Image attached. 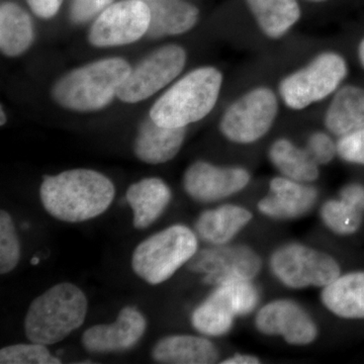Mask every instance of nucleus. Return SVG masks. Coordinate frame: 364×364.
<instances>
[{"mask_svg":"<svg viewBox=\"0 0 364 364\" xmlns=\"http://www.w3.org/2000/svg\"><path fill=\"white\" fill-rule=\"evenodd\" d=\"M116 188L111 179L90 169H72L45 176L40 198L48 214L67 223H81L104 214Z\"/></svg>","mask_w":364,"mask_h":364,"instance_id":"f257e3e1","label":"nucleus"},{"mask_svg":"<svg viewBox=\"0 0 364 364\" xmlns=\"http://www.w3.org/2000/svg\"><path fill=\"white\" fill-rule=\"evenodd\" d=\"M131 70L122 58L98 60L62 76L53 86V100L70 111H100L117 97Z\"/></svg>","mask_w":364,"mask_h":364,"instance_id":"f03ea898","label":"nucleus"},{"mask_svg":"<svg viewBox=\"0 0 364 364\" xmlns=\"http://www.w3.org/2000/svg\"><path fill=\"white\" fill-rule=\"evenodd\" d=\"M223 85L221 71L200 67L174 83L153 105L149 117L167 128H186L202 121L217 104Z\"/></svg>","mask_w":364,"mask_h":364,"instance_id":"7ed1b4c3","label":"nucleus"},{"mask_svg":"<svg viewBox=\"0 0 364 364\" xmlns=\"http://www.w3.org/2000/svg\"><path fill=\"white\" fill-rule=\"evenodd\" d=\"M87 299L75 284L63 282L33 299L26 313L25 331L33 343H58L85 323Z\"/></svg>","mask_w":364,"mask_h":364,"instance_id":"20e7f679","label":"nucleus"},{"mask_svg":"<svg viewBox=\"0 0 364 364\" xmlns=\"http://www.w3.org/2000/svg\"><path fill=\"white\" fill-rule=\"evenodd\" d=\"M198 236L184 225H173L136 246L132 268L140 279L156 286L168 280L198 251Z\"/></svg>","mask_w":364,"mask_h":364,"instance_id":"39448f33","label":"nucleus"},{"mask_svg":"<svg viewBox=\"0 0 364 364\" xmlns=\"http://www.w3.org/2000/svg\"><path fill=\"white\" fill-rule=\"evenodd\" d=\"M348 74L346 60L337 52L325 51L282 78L279 95L293 111H303L339 90Z\"/></svg>","mask_w":364,"mask_h":364,"instance_id":"423d86ee","label":"nucleus"},{"mask_svg":"<svg viewBox=\"0 0 364 364\" xmlns=\"http://www.w3.org/2000/svg\"><path fill=\"white\" fill-rule=\"evenodd\" d=\"M279 112L277 93L267 86H257L228 107L220 122V131L233 143L258 142L272 130Z\"/></svg>","mask_w":364,"mask_h":364,"instance_id":"0eeeda50","label":"nucleus"},{"mask_svg":"<svg viewBox=\"0 0 364 364\" xmlns=\"http://www.w3.org/2000/svg\"><path fill=\"white\" fill-rule=\"evenodd\" d=\"M259 291L252 280H233L215 291L191 315V324L205 336L220 337L233 327L235 318L252 313L259 303Z\"/></svg>","mask_w":364,"mask_h":364,"instance_id":"6e6552de","label":"nucleus"},{"mask_svg":"<svg viewBox=\"0 0 364 364\" xmlns=\"http://www.w3.org/2000/svg\"><path fill=\"white\" fill-rule=\"evenodd\" d=\"M270 270L289 289L324 287L340 277L338 262L329 254L299 243H287L273 251Z\"/></svg>","mask_w":364,"mask_h":364,"instance_id":"1a4fd4ad","label":"nucleus"},{"mask_svg":"<svg viewBox=\"0 0 364 364\" xmlns=\"http://www.w3.org/2000/svg\"><path fill=\"white\" fill-rule=\"evenodd\" d=\"M186 63V52L178 45H166L151 53L132 69L117 97L127 104L147 100L168 85L181 73Z\"/></svg>","mask_w":364,"mask_h":364,"instance_id":"9d476101","label":"nucleus"},{"mask_svg":"<svg viewBox=\"0 0 364 364\" xmlns=\"http://www.w3.org/2000/svg\"><path fill=\"white\" fill-rule=\"evenodd\" d=\"M186 265L191 272L203 274L205 284L218 287L233 280H253L262 261L248 246L225 244L196 251Z\"/></svg>","mask_w":364,"mask_h":364,"instance_id":"9b49d317","label":"nucleus"},{"mask_svg":"<svg viewBox=\"0 0 364 364\" xmlns=\"http://www.w3.org/2000/svg\"><path fill=\"white\" fill-rule=\"evenodd\" d=\"M149 6L143 0H122L98 16L88 35L98 48L117 47L140 40L149 30Z\"/></svg>","mask_w":364,"mask_h":364,"instance_id":"f8f14e48","label":"nucleus"},{"mask_svg":"<svg viewBox=\"0 0 364 364\" xmlns=\"http://www.w3.org/2000/svg\"><path fill=\"white\" fill-rule=\"evenodd\" d=\"M255 327L261 334L280 336L287 344L305 346L318 337V326L310 314L296 301L274 299L258 311Z\"/></svg>","mask_w":364,"mask_h":364,"instance_id":"ddd939ff","label":"nucleus"},{"mask_svg":"<svg viewBox=\"0 0 364 364\" xmlns=\"http://www.w3.org/2000/svg\"><path fill=\"white\" fill-rule=\"evenodd\" d=\"M250 181V172L243 167H221L207 161H196L184 172L182 184L193 200L208 203L240 193Z\"/></svg>","mask_w":364,"mask_h":364,"instance_id":"4468645a","label":"nucleus"},{"mask_svg":"<svg viewBox=\"0 0 364 364\" xmlns=\"http://www.w3.org/2000/svg\"><path fill=\"white\" fill-rule=\"evenodd\" d=\"M147 328V321L135 306L122 309L112 324H100L88 328L82 336L85 350L91 353L121 352L135 346Z\"/></svg>","mask_w":364,"mask_h":364,"instance_id":"2eb2a0df","label":"nucleus"},{"mask_svg":"<svg viewBox=\"0 0 364 364\" xmlns=\"http://www.w3.org/2000/svg\"><path fill=\"white\" fill-rule=\"evenodd\" d=\"M318 193L311 183L273 177L269 193L257 203L261 214L274 220H293L308 214L318 200Z\"/></svg>","mask_w":364,"mask_h":364,"instance_id":"dca6fc26","label":"nucleus"},{"mask_svg":"<svg viewBox=\"0 0 364 364\" xmlns=\"http://www.w3.org/2000/svg\"><path fill=\"white\" fill-rule=\"evenodd\" d=\"M186 128H167L155 123L150 117L139 127L134 153L147 164H163L173 159L186 139Z\"/></svg>","mask_w":364,"mask_h":364,"instance_id":"f3484780","label":"nucleus"},{"mask_svg":"<svg viewBox=\"0 0 364 364\" xmlns=\"http://www.w3.org/2000/svg\"><path fill=\"white\" fill-rule=\"evenodd\" d=\"M320 217L330 231L341 236L356 233L364 217V186L348 183L340 191L339 198L323 203Z\"/></svg>","mask_w":364,"mask_h":364,"instance_id":"a211bd4d","label":"nucleus"},{"mask_svg":"<svg viewBox=\"0 0 364 364\" xmlns=\"http://www.w3.org/2000/svg\"><path fill=\"white\" fill-rule=\"evenodd\" d=\"M152 358L159 363L212 364L219 360L220 352L205 337L171 335L155 344Z\"/></svg>","mask_w":364,"mask_h":364,"instance_id":"6ab92c4d","label":"nucleus"},{"mask_svg":"<svg viewBox=\"0 0 364 364\" xmlns=\"http://www.w3.org/2000/svg\"><path fill=\"white\" fill-rule=\"evenodd\" d=\"M252 219L253 214L247 208L224 205L202 213L196 222V233L210 245H225Z\"/></svg>","mask_w":364,"mask_h":364,"instance_id":"aec40b11","label":"nucleus"},{"mask_svg":"<svg viewBox=\"0 0 364 364\" xmlns=\"http://www.w3.org/2000/svg\"><path fill=\"white\" fill-rule=\"evenodd\" d=\"M171 198L169 186L157 177L132 184L126 200L133 210L134 227L139 230L150 227L168 207Z\"/></svg>","mask_w":364,"mask_h":364,"instance_id":"412c9836","label":"nucleus"},{"mask_svg":"<svg viewBox=\"0 0 364 364\" xmlns=\"http://www.w3.org/2000/svg\"><path fill=\"white\" fill-rule=\"evenodd\" d=\"M326 129L341 136L364 129V88L345 85L333 95L324 116Z\"/></svg>","mask_w":364,"mask_h":364,"instance_id":"4be33fe9","label":"nucleus"},{"mask_svg":"<svg viewBox=\"0 0 364 364\" xmlns=\"http://www.w3.org/2000/svg\"><path fill=\"white\" fill-rule=\"evenodd\" d=\"M149 6L151 38L188 33L196 25L200 11L186 0H143Z\"/></svg>","mask_w":364,"mask_h":364,"instance_id":"5701e85b","label":"nucleus"},{"mask_svg":"<svg viewBox=\"0 0 364 364\" xmlns=\"http://www.w3.org/2000/svg\"><path fill=\"white\" fill-rule=\"evenodd\" d=\"M323 305L340 318H364V272L340 275L323 287Z\"/></svg>","mask_w":364,"mask_h":364,"instance_id":"b1692460","label":"nucleus"},{"mask_svg":"<svg viewBox=\"0 0 364 364\" xmlns=\"http://www.w3.org/2000/svg\"><path fill=\"white\" fill-rule=\"evenodd\" d=\"M258 28L265 37L279 40L301 18L298 0H246Z\"/></svg>","mask_w":364,"mask_h":364,"instance_id":"393cba45","label":"nucleus"},{"mask_svg":"<svg viewBox=\"0 0 364 364\" xmlns=\"http://www.w3.org/2000/svg\"><path fill=\"white\" fill-rule=\"evenodd\" d=\"M268 158L282 176L291 181L312 183L320 176V166L306 148L299 147L289 139H277L270 145Z\"/></svg>","mask_w":364,"mask_h":364,"instance_id":"a878e982","label":"nucleus"},{"mask_svg":"<svg viewBox=\"0 0 364 364\" xmlns=\"http://www.w3.org/2000/svg\"><path fill=\"white\" fill-rule=\"evenodd\" d=\"M32 18L25 9L14 2L0 6V49L7 57H18L33 44Z\"/></svg>","mask_w":364,"mask_h":364,"instance_id":"bb28decb","label":"nucleus"},{"mask_svg":"<svg viewBox=\"0 0 364 364\" xmlns=\"http://www.w3.org/2000/svg\"><path fill=\"white\" fill-rule=\"evenodd\" d=\"M21 259V244L13 218L6 210L0 212V273L13 272Z\"/></svg>","mask_w":364,"mask_h":364,"instance_id":"cd10ccee","label":"nucleus"},{"mask_svg":"<svg viewBox=\"0 0 364 364\" xmlns=\"http://www.w3.org/2000/svg\"><path fill=\"white\" fill-rule=\"evenodd\" d=\"M1 364H59L61 360L50 353L46 345L16 344L0 350Z\"/></svg>","mask_w":364,"mask_h":364,"instance_id":"c85d7f7f","label":"nucleus"},{"mask_svg":"<svg viewBox=\"0 0 364 364\" xmlns=\"http://www.w3.org/2000/svg\"><path fill=\"white\" fill-rule=\"evenodd\" d=\"M306 149L318 166L329 164L338 155L337 142L329 132L317 131L311 134Z\"/></svg>","mask_w":364,"mask_h":364,"instance_id":"c756f323","label":"nucleus"},{"mask_svg":"<svg viewBox=\"0 0 364 364\" xmlns=\"http://www.w3.org/2000/svg\"><path fill=\"white\" fill-rule=\"evenodd\" d=\"M337 152L344 161L364 165V129L339 138Z\"/></svg>","mask_w":364,"mask_h":364,"instance_id":"7c9ffc66","label":"nucleus"},{"mask_svg":"<svg viewBox=\"0 0 364 364\" xmlns=\"http://www.w3.org/2000/svg\"><path fill=\"white\" fill-rule=\"evenodd\" d=\"M114 0H72L70 18L75 23H83L102 14Z\"/></svg>","mask_w":364,"mask_h":364,"instance_id":"2f4dec72","label":"nucleus"},{"mask_svg":"<svg viewBox=\"0 0 364 364\" xmlns=\"http://www.w3.org/2000/svg\"><path fill=\"white\" fill-rule=\"evenodd\" d=\"M63 0H26L35 14L42 18H51L58 13Z\"/></svg>","mask_w":364,"mask_h":364,"instance_id":"473e14b6","label":"nucleus"},{"mask_svg":"<svg viewBox=\"0 0 364 364\" xmlns=\"http://www.w3.org/2000/svg\"><path fill=\"white\" fill-rule=\"evenodd\" d=\"M260 359L250 354H235L231 358L222 361L223 364H258Z\"/></svg>","mask_w":364,"mask_h":364,"instance_id":"72a5a7b5","label":"nucleus"},{"mask_svg":"<svg viewBox=\"0 0 364 364\" xmlns=\"http://www.w3.org/2000/svg\"><path fill=\"white\" fill-rule=\"evenodd\" d=\"M358 57L359 61H360L361 65H363L364 68V39L361 41L360 44H359Z\"/></svg>","mask_w":364,"mask_h":364,"instance_id":"f704fd0d","label":"nucleus"},{"mask_svg":"<svg viewBox=\"0 0 364 364\" xmlns=\"http://www.w3.org/2000/svg\"><path fill=\"white\" fill-rule=\"evenodd\" d=\"M0 114H1V121H0V124L1 126H4V124H6V112H4V109H0Z\"/></svg>","mask_w":364,"mask_h":364,"instance_id":"c9c22d12","label":"nucleus"},{"mask_svg":"<svg viewBox=\"0 0 364 364\" xmlns=\"http://www.w3.org/2000/svg\"><path fill=\"white\" fill-rule=\"evenodd\" d=\"M40 259L37 257H33L32 260H31V263H32L33 265H37L39 264Z\"/></svg>","mask_w":364,"mask_h":364,"instance_id":"e433bc0d","label":"nucleus"},{"mask_svg":"<svg viewBox=\"0 0 364 364\" xmlns=\"http://www.w3.org/2000/svg\"><path fill=\"white\" fill-rule=\"evenodd\" d=\"M306 1L316 2V4H318V2H325L327 1V0H306Z\"/></svg>","mask_w":364,"mask_h":364,"instance_id":"4c0bfd02","label":"nucleus"}]
</instances>
